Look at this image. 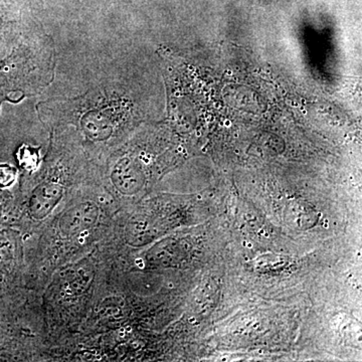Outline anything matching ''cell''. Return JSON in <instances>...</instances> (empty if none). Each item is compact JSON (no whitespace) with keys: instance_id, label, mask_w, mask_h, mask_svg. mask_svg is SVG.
I'll list each match as a JSON object with an SVG mask.
<instances>
[{"instance_id":"cell-4","label":"cell","mask_w":362,"mask_h":362,"mask_svg":"<svg viewBox=\"0 0 362 362\" xmlns=\"http://www.w3.org/2000/svg\"><path fill=\"white\" fill-rule=\"evenodd\" d=\"M18 160L21 168L28 173H35L39 168V154L30 146H23L18 153Z\"/></svg>"},{"instance_id":"cell-3","label":"cell","mask_w":362,"mask_h":362,"mask_svg":"<svg viewBox=\"0 0 362 362\" xmlns=\"http://www.w3.org/2000/svg\"><path fill=\"white\" fill-rule=\"evenodd\" d=\"M30 175L21 185L13 226L25 239L49 220L74 190L98 178V168L73 138L52 136L42 168Z\"/></svg>"},{"instance_id":"cell-1","label":"cell","mask_w":362,"mask_h":362,"mask_svg":"<svg viewBox=\"0 0 362 362\" xmlns=\"http://www.w3.org/2000/svg\"><path fill=\"white\" fill-rule=\"evenodd\" d=\"M99 178L74 190L49 220L25 244L28 287L39 301L57 269L82 258L106 237L118 211Z\"/></svg>"},{"instance_id":"cell-2","label":"cell","mask_w":362,"mask_h":362,"mask_svg":"<svg viewBox=\"0 0 362 362\" xmlns=\"http://www.w3.org/2000/svg\"><path fill=\"white\" fill-rule=\"evenodd\" d=\"M106 274L93 250L52 274L40 296V331L45 352H65L80 332Z\"/></svg>"},{"instance_id":"cell-5","label":"cell","mask_w":362,"mask_h":362,"mask_svg":"<svg viewBox=\"0 0 362 362\" xmlns=\"http://www.w3.org/2000/svg\"><path fill=\"white\" fill-rule=\"evenodd\" d=\"M18 177V170L7 164H0V187H8Z\"/></svg>"}]
</instances>
